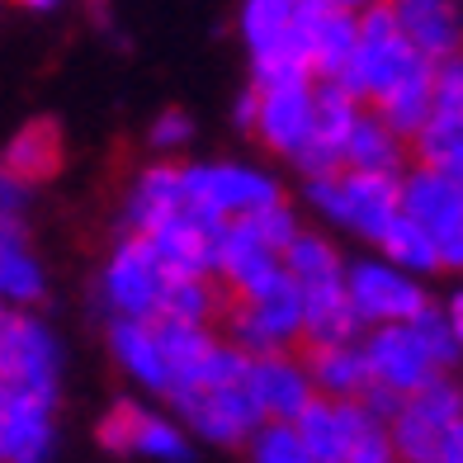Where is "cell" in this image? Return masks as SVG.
I'll list each match as a JSON object with an SVG mask.
<instances>
[{
	"label": "cell",
	"instance_id": "1",
	"mask_svg": "<svg viewBox=\"0 0 463 463\" xmlns=\"http://www.w3.org/2000/svg\"><path fill=\"white\" fill-rule=\"evenodd\" d=\"M326 14V0H241L237 33L250 57L256 86L312 76V33Z\"/></svg>",
	"mask_w": 463,
	"mask_h": 463
},
{
	"label": "cell",
	"instance_id": "2",
	"mask_svg": "<svg viewBox=\"0 0 463 463\" xmlns=\"http://www.w3.org/2000/svg\"><path fill=\"white\" fill-rule=\"evenodd\" d=\"M288 279L298 284L303 307H307V345H341V341H364V326L350 307V260L335 250L326 232H303L288 246Z\"/></svg>",
	"mask_w": 463,
	"mask_h": 463
},
{
	"label": "cell",
	"instance_id": "3",
	"mask_svg": "<svg viewBox=\"0 0 463 463\" xmlns=\"http://www.w3.org/2000/svg\"><path fill=\"white\" fill-rule=\"evenodd\" d=\"M307 208L335 232H350L369 246H378L402 218V180L392 175H360V171H335L322 180L303 184Z\"/></svg>",
	"mask_w": 463,
	"mask_h": 463
},
{
	"label": "cell",
	"instance_id": "4",
	"mask_svg": "<svg viewBox=\"0 0 463 463\" xmlns=\"http://www.w3.org/2000/svg\"><path fill=\"white\" fill-rule=\"evenodd\" d=\"M426 71H435V61L420 57L407 43V33L397 29L388 0L360 14V52H354V67L341 86L354 99H364V109H378L383 99H392L397 90L420 80Z\"/></svg>",
	"mask_w": 463,
	"mask_h": 463
},
{
	"label": "cell",
	"instance_id": "5",
	"mask_svg": "<svg viewBox=\"0 0 463 463\" xmlns=\"http://www.w3.org/2000/svg\"><path fill=\"white\" fill-rule=\"evenodd\" d=\"M237 123L265 146V152H275L288 165H298L303 152L312 146V133H317V80L298 76V80L250 86L237 99Z\"/></svg>",
	"mask_w": 463,
	"mask_h": 463
},
{
	"label": "cell",
	"instance_id": "6",
	"mask_svg": "<svg viewBox=\"0 0 463 463\" xmlns=\"http://www.w3.org/2000/svg\"><path fill=\"white\" fill-rule=\"evenodd\" d=\"M184 189H189L194 213L208 218L213 227L256 222L269 208L284 203L279 180L250 161H194L184 165Z\"/></svg>",
	"mask_w": 463,
	"mask_h": 463
},
{
	"label": "cell",
	"instance_id": "7",
	"mask_svg": "<svg viewBox=\"0 0 463 463\" xmlns=\"http://www.w3.org/2000/svg\"><path fill=\"white\" fill-rule=\"evenodd\" d=\"M171 288V265L161 260V250L146 237H123L109 260L99 269V307L109 312V322H161V303Z\"/></svg>",
	"mask_w": 463,
	"mask_h": 463
},
{
	"label": "cell",
	"instance_id": "8",
	"mask_svg": "<svg viewBox=\"0 0 463 463\" xmlns=\"http://www.w3.org/2000/svg\"><path fill=\"white\" fill-rule=\"evenodd\" d=\"M165 411H175L184 420V430L203 439V445H218V449H241L260 435L265 416L250 397V373L237 378V383H203V388H189L180 397L165 402Z\"/></svg>",
	"mask_w": 463,
	"mask_h": 463
},
{
	"label": "cell",
	"instance_id": "9",
	"mask_svg": "<svg viewBox=\"0 0 463 463\" xmlns=\"http://www.w3.org/2000/svg\"><path fill=\"white\" fill-rule=\"evenodd\" d=\"M0 388L52 397L61 392V341L38 312H5L0 317Z\"/></svg>",
	"mask_w": 463,
	"mask_h": 463
},
{
	"label": "cell",
	"instance_id": "10",
	"mask_svg": "<svg viewBox=\"0 0 463 463\" xmlns=\"http://www.w3.org/2000/svg\"><path fill=\"white\" fill-rule=\"evenodd\" d=\"M95 435L109 454H133V458H152V463H189L194 458V435L184 430V420L175 411L133 402V397H118L99 416Z\"/></svg>",
	"mask_w": 463,
	"mask_h": 463
},
{
	"label": "cell",
	"instance_id": "11",
	"mask_svg": "<svg viewBox=\"0 0 463 463\" xmlns=\"http://www.w3.org/2000/svg\"><path fill=\"white\" fill-rule=\"evenodd\" d=\"M350 307L360 317L364 331H383V326H407L416 322L420 312L430 307V293H426V279L397 269L392 260L373 256H360L350 260Z\"/></svg>",
	"mask_w": 463,
	"mask_h": 463
},
{
	"label": "cell",
	"instance_id": "12",
	"mask_svg": "<svg viewBox=\"0 0 463 463\" xmlns=\"http://www.w3.org/2000/svg\"><path fill=\"white\" fill-rule=\"evenodd\" d=\"M227 341L237 345L246 360H265V354H288V345L307 341V307L293 279H284L275 293L227 307Z\"/></svg>",
	"mask_w": 463,
	"mask_h": 463
},
{
	"label": "cell",
	"instance_id": "13",
	"mask_svg": "<svg viewBox=\"0 0 463 463\" xmlns=\"http://www.w3.org/2000/svg\"><path fill=\"white\" fill-rule=\"evenodd\" d=\"M458 420H463L458 378H435L430 388L407 397L392 420L397 463H439V449H445V439L454 435Z\"/></svg>",
	"mask_w": 463,
	"mask_h": 463
},
{
	"label": "cell",
	"instance_id": "14",
	"mask_svg": "<svg viewBox=\"0 0 463 463\" xmlns=\"http://www.w3.org/2000/svg\"><path fill=\"white\" fill-rule=\"evenodd\" d=\"M402 213L435 237L445 269H463V194L449 175L411 165L402 175Z\"/></svg>",
	"mask_w": 463,
	"mask_h": 463
},
{
	"label": "cell",
	"instance_id": "15",
	"mask_svg": "<svg viewBox=\"0 0 463 463\" xmlns=\"http://www.w3.org/2000/svg\"><path fill=\"white\" fill-rule=\"evenodd\" d=\"M218 284L232 293L237 303H250V298H265L275 293L284 279H288V265L275 246H269L256 222H237L218 237V265H213Z\"/></svg>",
	"mask_w": 463,
	"mask_h": 463
},
{
	"label": "cell",
	"instance_id": "16",
	"mask_svg": "<svg viewBox=\"0 0 463 463\" xmlns=\"http://www.w3.org/2000/svg\"><path fill=\"white\" fill-rule=\"evenodd\" d=\"M364 354H369V373L378 388H388L397 397H416L420 388H430L435 378H449L435 364V354L426 350L420 331L407 326H383V331H364Z\"/></svg>",
	"mask_w": 463,
	"mask_h": 463
},
{
	"label": "cell",
	"instance_id": "17",
	"mask_svg": "<svg viewBox=\"0 0 463 463\" xmlns=\"http://www.w3.org/2000/svg\"><path fill=\"white\" fill-rule=\"evenodd\" d=\"M57 449V402L33 392L0 388V458L48 463Z\"/></svg>",
	"mask_w": 463,
	"mask_h": 463
},
{
	"label": "cell",
	"instance_id": "18",
	"mask_svg": "<svg viewBox=\"0 0 463 463\" xmlns=\"http://www.w3.org/2000/svg\"><path fill=\"white\" fill-rule=\"evenodd\" d=\"M360 118H364V99H354L335 80H317V133H312V146L298 161L303 180L345 171V146H350V133Z\"/></svg>",
	"mask_w": 463,
	"mask_h": 463
},
{
	"label": "cell",
	"instance_id": "19",
	"mask_svg": "<svg viewBox=\"0 0 463 463\" xmlns=\"http://www.w3.org/2000/svg\"><path fill=\"white\" fill-rule=\"evenodd\" d=\"M250 397H256L265 426H298L303 411L317 402V383L303 360L265 354V360H250Z\"/></svg>",
	"mask_w": 463,
	"mask_h": 463
},
{
	"label": "cell",
	"instance_id": "20",
	"mask_svg": "<svg viewBox=\"0 0 463 463\" xmlns=\"http://www.w3.org/2000/svg\"><path fill=\"white\" fill-rule=\"evenodd\" d=\"M189 213V189H184V165L156 161L133 175L128 194H123V222L133 237H152L165 222Z\"/></svg>",
	"mask_w": 463,
	"mask_h": 463
},
{
	"label": "cell",
	"instance_id": "21",
	"mask_svg": "<svg viewBox=\"0 0 463 463\" xmlns=\"http://www.w3.org/2000/svg\"><path fill=\"white\" fill-rule=\"evenodd\" d=\"M104 345H109L118 373L137 383L142 392H152L165 402L171 392V364H165V341H161V322H123L114 317L104 326Z\"/></svg>",
	"mask_w": 463,
	"mask_h": 463
},
{
	"label": "cell",
	"instance_id": "22",
	"mask_svg": "<svg viewBox=\"0 0 463 463\" xmlns=\"http://www.w3.org/2000/svg\"><path fill=\"white\" fill-rule=\"evenodd\" d=\"M407 43L435 67L463 57V0H388Z\"/></svg>",
	"mask_w": 463,
	"mask_h": 463
},
{
	"label": "cell",
	"instance_id": "23",
	"mask_svg": "<svg viewBox=\"0 0 463 463\" xmlns=\"http://www.w3.org/2000/svg\"><path fill=\"white\" fill-rule=\"evenodd\" d=\"M303 364H307V373H312V383H317V397H331V402H360V397L373 388L364 341L307 345Z\"/></svg>",
	"mask_w": 463,
	"mask_h": 463
},
{
	"label": "cell",
	"instance_id": "24",
	"mask_svg": "<svg viewBox=\"0 0 463 463\" xmlns=\"http://www.w3.org/2000/svg\"><path fill=\"white\" fill-rule=\"evenodd\" d=\"M0 293H5V303L14 312H33L38 303L48 298V269L29 250L24 227L19 222L0 227Z\"/></svg>",
	"mask_w": 463,
	"mask_h": 463
},
{
	"label": "cell",
	"instance_id": "25",
	"mask_svg": "<svg viewBox=\"0 0 463 463\" xmlns=\"http://www.w3.org/2000/svg\"><path fill=\"white\" fill-rule=\"evenodd\" d=\"M407 137L388 128L383 118H378L373 109H364V118L354 123L350 133V146H345V171H360V175H392L402 180L407 175Z\"/></svg>",
	"mask_w": 463,
	"mask_h": 463
},
{
	"label": "cell",
	"instance_id": "26",
	"mask_svg": "<svg viewBox=\"0 0 463 463\" xmlns=\"http://www.w3.org/2000/svg\"><path fill=\"white\" fill-rule=\"evenodd\" d=\"M61 171V128L52 118H29L5 146V175L19 184H43Z\"/></svg>",
	"mask_w": 463,
	"mask_h": 463
},
{
	"label": "cell",
	"instance_id": "27",
	"mask_svg": "<svg viewBox=\"0 0 463 463\" xmlns=\"http://www.w3.org/2000/svg\"><path fill=\"white\" fill-rule=\"evenodd\" d=\"M354 52H360V14L326 5L317 33H312V80H335L341 86L354 67Z\"/></svg>",
	"mask_w": 463,
	"mask_h": 463
},
{
	"label": "cell",
	"instance_id": "28",
	"mask_svg": "<svg viewBox=\"0 0 463 463\" xmlns=\"http://www.w3.org/2000/svg\"><path fill=\"white\" fill-rule=\"evenodd\" d=\"M378 256L383 260H392L397 269H407V275H416V279H430V275H445V260H439V246H435V237L420 222H411L407 213L392 222V232L383 241H378Z\"/></svg>",
	"mask_w": 463,
	"mask_h": 463
},
{
	"label": "cell",
	"instance_id": "29",
	"mask_svg": "<svg viewBox=\"0 0 463 463\" xmlns=\"http://www.w3.org/2000/svg\"><path fill=\"white\" fill-rule=\"evenodd\" d=\"M222 307V288L213 275H171L161 303V322H180V326H208Z\"/></svg>",
	"mask_w": 463,
	"mask_h": 463
},
{
	"label": "cell",
	"instance_id": "30",
	"mask_svg": "<svg viewBox=\"0 0 463 463\" xmlns=\"http://www.w3.org/2000/svg\"><path fill=\"white\" fill-rule=\"evenodd\" d=\"M411 156L426 171L458 175L463 171V114H430V123L411 137Z\"/></svg>",
	"mask_w": 463,
	"mask_h": 463
},
{
	"label": "cell",
	"instance_id": "31",
	"mask_svg": "<svg viewBox=\"0 0 463 463\" xmlns=\"http://www.w3.org/2000/svg\"><path fill=\"white\" fill-rule=\"evenodd\" d=\"M303 445L317 454L322 463H345V435H350V402H331V397H317L303 420H298Z\"/></svg>",
	"mask_w": 463,
	"mask_h": 463
},
{
	"label": "cell",
	"instance_id": "32",
	"mask_svg": "<svg viewBox=\"0 0 463 463\" xmlns=\"http://www.w3.org/2000/svg\"><path fill=\"white\" fill-rule=\"evenodd\" d=\"M246 463H322L303 445L298 426H260V435L246 445Z\"/></svg>",
	"mask_w": 463,
	"mask_h": 463
},
{
	"label": "cell",
	"instance_id": "33",
	"mask_svg": "<svg viewBox=\"0 0 463 463\" xmlns=\"http://www.w3.org/2000/svg\"><path fill=\"white\" fill-rule=\"evenodd\" d=\"M411 326L420 331V341H426V350L435 354V364L445 369V373L463 364V341L454 335V326H449V317H445V307H439V303H430Z\"/></svg>",
	"mask_w": 463,
	"mask_h": 463
},
{
	"label": "cell",
	"instance_id": "34",
	"mask_svg": "<svg viewBox=\"0 0 463 463\" xmlns=\"http://www.w3.org/2000/svg\"><path fill=\"white\" fill-rule=\"evenodd\" d=\"M189 142H194V118L184 109H165V114L152 118V128H146V146H152L156 156H175Z\"/></svg>",
	"mask_w": 463,
	"mask_h": 463
},
{
	"label": "cell",
	"instance_id": "35",
	"mask_svg": "<svg viewBox=\"0 0 463 463\" xmlns=\"http://www.w3.org/2000/svg\"><path fill=\"white\" fill-rule=\"evenodd\" d=\"M435 114H463V57L435 67Z\"/></svg>",
	"mask_w": 463,
	"mask_h": 463
},
{
	"label": "cell",
	"instance_id": "36",
	"mask_svg": "<svg viewBox=\"0 0 463 463\" xmlns=\"http://www.w3.org/2000/svg\"><path fill=\"white\" fill-rule=\"evenodd\" d=\"M0 208H5V222H19V213L29 208V184L5 175V184H0Z\"/></svg>",
	"mask_w": 463,
	"mask_h": 463
},
{
	"label": "cell",
	"instance_id": "37",
	"mask_svg": "<svg viewBox=\"0 0 463 463\" xmlns=\"http://www.w3.org/2000/svg\"><path fill=\"white\" fill-rule=\"evenodd\" d=\"M439 307H445V317H449L454 335H458V341H463V288H454L449 298H439Z\"/></svg>",
	"mask_w": 463,
	"mask_h": 463
},
{
	"label": "cell",
	"instance_id": "38",
	"mask_svg": "<svg viewBox=\"0 0 463 463\" xmlns=\"http://www.w3.org/2000/svg\"><path fill=\"white\" fill-rule=\"evenodd\" d=\"M439 463H463V420L454 426V435L445 439V449H439Z\"/></svg>",
	"mask_w": 463,
	"mask_h": 463
},
{
	"label": "cell",
	"instance_id": "39",
	"mask_svg": "<svg viewBox=\"0 0 463 463\" xmlns=\"http://www.w3.org/2000/svg\"><path fill=\"white\" fill-rule=\"evenodd\" d=\"M331 10H345V14H364V10H373V5H383V0H326Z\"/></svg>",
	"mask_w": 463,
	"mask_h": 463
},
{
	"label": "cell",
	"instance_id": "40",
	"mask_svg": "<svg viewBox=\"0 0 463 463\" xmlns=\"http://www.w3.org/2000/svg\"><path fill=\"white\" fill-rule=\"evenodd\" d=\"M109 10H114V0H90V14L99 29H109Z\"/></svg>",
	"mask_w": 463,
	"mask_h": 463
},
{
	"label": "cell",
	"instance_id": "41",
	"mask_svg": "<svg viewBox=\"0 0 463 463\" xmlns=\"http://www.w3.org/2000/svg\"><path fill=\"white\" fill-rule=\"evenodd\" d=\"M19 5H29V10H57L61 0H19Z\"/></svg>",
	"mask_w": 463,
	"mask_h": 463
},
{
	"label": "cell",
	"instance_id": "42",
	"mask_svg": "<svg viewBox=\"0 0 463 463\" xmlns=\"http://www.w3.org/2000/svg\"><path fill=\"white\" fill-rule=\"evenodd\" d=\"M449 180H454V184H458V194H463V171H458V175H449Z\"/></svg>",
	"mask_w": 463,
	"mask_h": 463
},
{
	"label": "cell",
	"instance_id": "43",
	"mask_svg": "<svg viewBox=\"0 0 463 463\" xmlns=\"http://www.w3.org/2000/svg\"><path fill=\"white\" fill-rule=\"evenodd\" d=\"M458 397H463V378H458Z\"/></svg>",
	"mask_w": 463,
	"mask_h": 463
}]
</instances>
